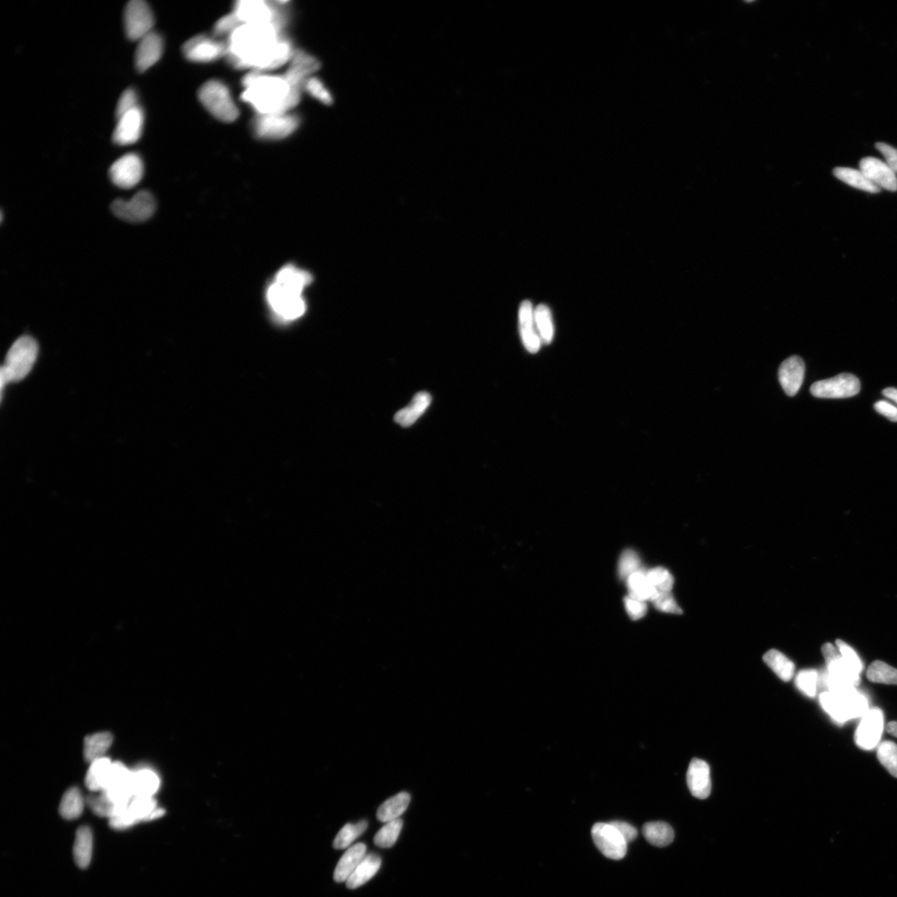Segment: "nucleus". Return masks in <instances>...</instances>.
Instances as JSON below:
<instances>
[{"mask_svg": "<svg viewBox=\"0 0 897 897\" xmlns=\"http://www.w3.org/2000/svg\"><path fill=\"white\" fill-rule=\"evenodd\" d=\"M365 150L386 172L436 168L447 158L451 138L442 136L425 113L379 107L365 120Z\"/></svg>", "mask_w": 897, "mask_h": 897, "instance_id": "nucleus-2", "label": "nucleus"}, {"mask_svg": "<svg viewBox=\"0 0 897 897\" xmlns=\"http://www.w3.org/2000/svg\"><path fill=\"white\" fill-rule=\"evenodd\" d=\"M58 529V519L47 505L36 504L26 509L10 530L8 545L0 556L2 591L8 577L29 572L46 559Z\"/></svg>", "mask_w": 897, "mask_h": 897, "instance_id": "nucleus-4", "label": "nucleus"}, {"mask_svg": "<svg viewBox=\"0 0 897 897\" xmlns=\"http://www.w3.org/2000/svg\"><path fill=\"white\" fill-rule=\"evenodd\" d=\"M479 101L478 90L468 82L456 77L441 76L435 91V101L431 102L426 116L437 131L452 138L456 136L458 122L469 116V111L476 108Z\"/></svg>", "mask_w": 897, "mask_h": 897, "instance_id": "nucleus-12", "label": "nucleus"}, {"mask_svg": "<svg viewBox=\"0 0 897 897\" xmlns=\"http://www.w3.org/2000/svg\"><path fill=\"white\" fill-rule=\"evenodd\" d=\"M426 4L362 0L353 6L349 19L363 37H408L422 48L428 36L427 19L422 16Z\"/></svg>", "mask_w": 897, "mask_h": 897, "instance_id": "nucleus-5", "label": "nucleus"}, {"mask_svg": "<svg viewBox=\"0 0 897 897\" xmlns=\"http://www.w3.org/2000/svg\"><path fill=\"white\" fill-rule=\"evenodd\" d=\"M362 37L352 20L348 19L346 22L339 23L328 30L322 39L321 47L323 54L331 56L340 53L343 57L346 51Z\"/></svg>", "mask_w": 897, "mask_h": 897, "instance_id": "nucleus-20", "label": "nucleus"}, {"mask_svg": "<svg viewBox=\"0 0 897 897\" xmlns=\"http://www.w3.org/2000/svg\"><path fill=\"white\" fill-rule=\"evenodd\" d=\"M801 478L813 512L818 517H825L831 507V489L823 460L818 457H809L804 461Z\"/></svg>", "mask_w": 897, "mask_h": 897, "instance_id": "nucleus-17", "label": "nucleus"}, {"mask_svg": "<svg viewBox=\"0 0 897 897\" xmlns=\"http://www.w3.org/2000/svg\"><path fill=\"white\" fill-rule=\"evenodd\" d=\"M245 59L240 51L229 47L208 61L202 79V99L209 109L219 108L232 98L243 84Z\"/></svg>", "mask_w": 897, "mask_h": 897, "instance_id": "nucleus-14", "label": "nucleus"}, {"mask_svg": "<svg viewBox=\"0 0 897 897\" xmlns=\"http://www.w3.org/2000/svg\"><path fill=\"white\" fill-rule=\"evenodd\" d=\"M340 86L357 102L380 107L410 106L431 94L439 70L408 37H362L340 59Z\"/></svg>", "mask_w": 897, "mask_h": 897, "instance_id": "nucleus-1", "label": "nucleus"}, {"mask_svg": "<svg viewBox=\"0 0 897 897\" xmlns=\"http://www.w3.org/2000/svg\"><path fill=\"white\" fill-rule=\"evenodd\" d=\"M232 28L229 16L216 0H198L188 10L187 40L193 59L209 61L229 48Z\"/></svg>", "mask_w": 897, "mask_h": 897, "instance_id": "nucleus-9", "label": "nucleus"}, {"mask_svg": "<svg viewBox=\"0 0 897 897\" xmlns=\"http://www.w3.org/2000/svg\"><path fill=\"white\" fill-rule=\"evenodd\" d=\"M210 160L208 158V146L205 138L199 132H192L183 139L173 161V177L178 179L182 173L191 170L198 165Z\"/></svg>", "mask_w": 897, "mask_h": 897, "instance_id": "nucleus-19", "label": "nucleus"}, {"mask_svg": "<svg viewBox=\"0 0 897 897\" xmlns=\"http://www.w3.org/2000/svg\"><path fill=\"white\" fill-rule=\"evenodd\" d=\"M216 189V168L211 160L185 172L177 179L169 210L179 219H192L211 208Z\"/></svg>", "mask_w": 897, "mask_h": 897, "instance_id": "nucleus-13", "label": "nucleus"}, {"mask_svg": "<svg viewBox=\"0 0 897 897\" xmlns=\"http://www.w3.org/2000/svg\"><path fill=\"white\" fill-rule=\"evenodd\" d=\"M273 78L278 87L291 94L311 96L340 84V66L321 57L297 53L278 63Z\"/></svg>", "mask_w": 897, "mask_h": 897, "instance_id": "nucleus-10", "label": "nucleus"}, {"mask_svg": "<svg viewBox=\"0 0 897 897\" xmlns=\"http://www.w3.org/2000/svg\"><path fill=\"white\" fill-rule=\"evenodd\" d=\"M170 321L183 331L209 335L221 331L230 323L233 302L229 292L220 286L209 287L195 301L173 299L167 307Z\"/></svg>", "mask_w": 897, "mask_h": 897, "instance_id": "nucleus-8", "label": "nucleus"}, {"mask_svg": "<svg viewBox=\"0 0 897 897\" xmlns=\"http://www.w3.org/2000/svg\"><path fill=\"white\" fill-rule=\"evenodd\" d=\"M215 261V242L203 230H193L180 236L163 255V265L168 272L175 280L185 283L203 280L212 271Z\"/></svg>", "mask_w": 897, "mask_h": 897, "instance_id": "nucleus-11", "label": "nucleus"}, {"mask_svg": "<svg viewBox=\"0 0 897 897\" xmlns=\"http://www.w3.org/2000/svg\"><path fill=\"white\" fill-rule=\"evenodd\" d=\"M449 187L448 175L436 168L386 172L379 199L391 210H422L438 202Z\"/></svg>", "mask_w": 897, "mask_h": 897, "instance_id": "nucleus-7", "label": "nucleus"}, {"mask_svg": "<svg viewBox=\"0 0 897 897\" xmlns=\"http://www.w3.org/2000/svg\"><path fill=\"white\" fill-rule=\"evenodd\" d=\"M298 149L309 165L322 177L339 185L357 178L358 165L348 143L333 122L316 120L299 133Z\"/></svg>", "mask_w": 897, "mask_h": 897, "instance_id": "nucleus-6", "label": "nucleus"}, {"mask_svg": "<svg viewBox=\"0 0 897 897\" xmlns=\"http://www.w3.org/2000/svg\"><path fill=\"white\" fill-rule=\"evenodd\" d=\"M459 430L445 420L415 415L401 432L400 450L416 476L426 481L447 479L459 467L452 445Z\"/></svg>", "mask_w": 897, "mask_h": 897, "instance_id": "nucleus-3", "label": "nucleus"}, {"mask_svg": "<svg viewBox=\"0 0 897 897\" xmlns=\"http://www.w3.org/2000/svg\"><path fill=\"white\" fill-rule=\"evenodd\" d=\"M456 136L467 142L470 148L486 155L488 158H497L500 152L497 139L492 137V133L477 117H464L458 122Z\"/></svg>", "mask_w": 897, "mask_h": 897, "instance_id": "nucleus-18", "label": "nucleus"}, {"mask_svg": "<svg viewBox=\"0 0 897 897\" xmlns=\"http://www.w3.org/2000/svg\"><path fill=\"white\" fill-rule=\"evenodd\" d=\"M778 486L781 510L793 529H807L813 510L801 478V462L793 450L783 452L778 466Z\"/></svg>", "mask_w": 897, "mask_h": 897, "instance_id": "nucleus-15", "label": "nucleus"}, {"mask_svg": "<svg viewBox=\"0 0 897 897\" xmlns=\"http://www.w3.org/2000/svg\"><path fill=\"white\" fill-rule=\"evenodd\" d=\"M647 601V594L639 587L627 589L610 610L596 618L592 622V632L605 641H614L636 622L644 612Z\"/></svg>", "mask_w": 897, "mask_h": 897, "instance_id": "nucleus-16", "label": "nucleus"}]
</instances>
